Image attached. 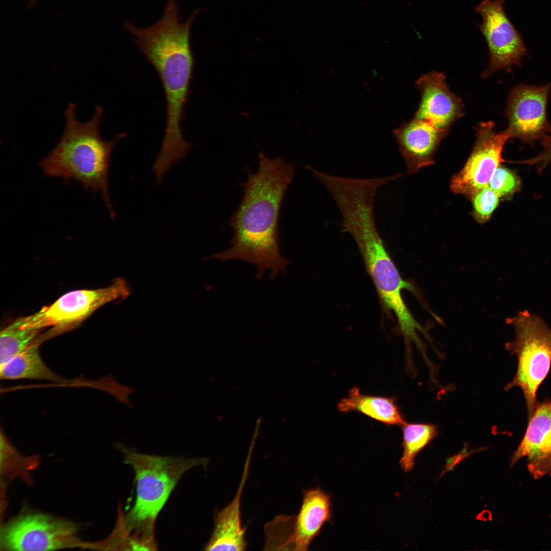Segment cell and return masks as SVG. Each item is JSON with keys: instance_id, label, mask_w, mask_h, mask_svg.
Here are the masks:
<instances>
[{"instance_id": "4fadbf2b", "label": "cell", "mask_w": 551, "mask_h": 551, "mask_svg": "<svg viewBox=\"0 0 551 551\" xmlns=\"http://www.w3.org/2000/svg\"><path fill=\"white\" fill-rule=\"evenodd\" d=\"M416 86L420 91L421 99L414 118L448 132L453 123L464 115L463 103L450 90L443 72L432 71L422 74Z\"/></svg>"}, {"instance_id": "44dd1931", "label": "cell", "mask_w": 551, "mask_h": 551, "mask_svg": "<svg viewBox=\"0 0 551 551\" xmlns=\"http://www.w3.org/2000/svg\"><path fill=\"white\" fill-rule=\"evenodd\" d=\"M41 330L20 327L15 320L1 331L0 363L7 362L35 342Z\"/></svg>"}, {"instance_id": "7c38bea8", "label": "cell", "mask_w": 551, "mask_h": 551, "mask_svg": "<svg viewBox=\"0 0 551 551\" xmlns=\"http://www.w3.org/2000/svg\"><path fill=\"white\" fill-rule=\"evenodd\" d=\"M510 466L526 457L527 468L536 480L551 477V399L537 403Z\"/></svg>"}, {"instance_id": "603a6c76", "label": "cell", "mask_w": 551, "mask_h": 551, "mask_svg": "<svg viewBox=\"0 0 551 551\" xmlns=\"http://www.w3.org/2000/svg\"><path fill=\"white\" fill-rule=\"evenodd\" d=\"M488 186L504 199H510L521 187L519 177L500 165L495 170Z\"/></svg>"}, {"instance_id": "2e32d148", "label": "cell", "mask_w": 551, "mask_h": 551, "mask_svg": "<svg viewBox=\"0 0 551 551\" xmlns=\"http://www.w3.org/2000/svg\"><path fill=\"white\" fill-rule=\"evenodd\" d=\"M303 495L300 508L294 516V550H307L324 524L332 518L330 494L316 488L304 490Z\"/></svg>"}, {"instance_id": "e0dca14e", "label": "cell", "mask_w": 551, "mask_h": 551, "mask_svg": "<svg viewBox=\"0 0 551 551\" xmlns=\"http://www.w3.org/2000/svg\"><path fill=\"white\" fill-rule=\"evenodd\" d=\"M343 413L357 412L388 425L402 426L406 422L396 403L395 397L365 394L358 387H353L348 396L337 405Z\"/></svg>"}, {"instance_id": "30bf717a", "label": "cell", "mask_w": 551, "mask_h": 551, "mask_svg": "<svg viewBox=\"0 0 551 551\" xmlns=\"http://www.w3.org/2000/svg\"><path fill=\"white\" fill-rule=\"evenodd\" d=\"M476 131L475 142L468 158L450 181L453 193L469 199L488 185L495 170L504 161L503 148L511 139L506 129L496 132L491 121L479 123Z\"/></svg>"}, {"instance_id": "8fae6325", "label": "cell", "mask_w": 551, "mask_h": 551, "mask_svg": "<svg viewBox=\"0 0 551 551\" xmlns=\"http://www.w3.org/2000/svg\"><path fill=\"white\" fill-rule=\"evenodd\" d=\"M551 82L540 86L518 84L510 90L506 115L511 138L534 145L551 134L547 107Z\"/></svg>"}, {"instance_id": "7a4b0ae2", "label": "cell", "mask_w": 551, "mask_h": 551, "mask_svg": "<svg viewBox=\"0 0 551 551\" xmlns=\"http://www.w3.org/2000/svg\"><path fill=\"white\" fill-rule=\"evenodd\" d=\"M76 110L74 104L68 105L62 137L40 166L48 177H60L68 182L74 180L86 190L101 192L110 216L114 217L108 191L109 163L114 146L125 134H118L112 140L105 141L99 132L103 109L96 106L91 118L84 122L77 119Z\"/></svg>"}, {"instance_id": "ba28073f", "label": "cell", "mask_w": 551, "mask_h": 551, "mask_svg": "<svg viewBox=\"0 0 551 551\" xmlns=\"http://www.w3.org/2000/svg\"><path fill=\"white\" fill-rule=\"evenodd\" d=\"M78 523L42 513L19 515L1 525V550L82 548Z\"/></svg>"}, {"instance_id": "6da1fadb", "label": "cell", "mask_w": 551, "mask_h": 551, "mask_svg": "<svg viewBox=\"0 0 551 551\" xmlns=\"http://www.w3.org/2000/svg\"><path fill=\"white\" fill-rule=\"evenodd\" d=\"M259 158L258 171L249 173L242 185L244 195L230 219L234 230L231 246L211 258L245 261L256 267L257 278L270 271L273 279L285 272L290 263L280 251L278 220L295 167L281 157L270 159L259 152Z\"/></svg>"}, {"instance_id": "5b68a950", "label": "cell", "mask_w": 551, "mask_h": 551, "mask_svg": "<svg viewBox=\"0 0 551 551\" xmlns=\"http://www.w3.org/2000/svg\"><path fill=\"white\" fill-rule=\"evenodd\" d=\"M124 462L135 472L136 496L125 522L137 530L154 531L158 515L182 475L195 467L205 466V458L163 457L139 453L119 445Z\"/></svg>"}, {"instance_id": "9a60e30c", "label": "cell", "mask_w": 551, "mask_h": 551, "mask_svg": "<svg viewBox=\"0 0 551 551\" xmlns=\"http://www.w3.org/2000/svg\"><path fill=\"white\" fill-rule=\"evenodd\" d=\"M249 449L242 478L233 500L215 515L213 532L205 546L207 550H244L247 546L246 529L242 525L241 499L251 458Z\"/></svg>"}, {"instance_id": "7402d4cb", "label": "cell", "mask_w": 551, "mask_h": 551, "mask_svg": "<svg viewBox=\"0 0 551 551\" xmlns=\"http://www.w3.org/2000/svg\"><path fill=\"white\" fill-rule=\"evenodd\" d=\"M294 516L279 515L265 527L266 550H293Z\"/></svg>"}, {"instance_id": "8992f818", "label": "cell", "mask_w": 551, "mask_h": 551, "mask_svg": "<svg viewBox=\"0 0 551 551\" xmlns=\"http://www.w3.org/2000/svg\"><path fill=\"white\" fill-rule=\"evenodd\" d=\"M507 322L514 327L516 337L514 341L505 344V348L517 357L518 365L514 378L505 390L516 387L521 389L529 420L538 403V389L550 368L551 329L541 317L528 310L507 319Z\"/></svg>"}, {"instance_id": "d6986e66", "label": "cell", "mask_w": 551, "mask_h": 551, "mask_svg": "<svg viewBox=\"0 0 551 551\" xmlns=\"http://www.w3.org/2000/svg\"><path fill=\"white\" fill-rule=\"evenodd\" d=\"M0 472L1 476L13 480L19 479L30 485L31 472L39 465L37 456H24L8 441L2 432L0 440Z\"/></svg>"}, {"instance_id": "52a82bcc", "label": "cell", "mask_w": 551, "mask_h": 551, "mask_svg": "<svg viewBox=\"0 0 551 551\" xmlns=\"http://www.w3.org/2000/svg\"><path fill=\"white\" fill-rule=\"evenodd\" d=\"M130 293L127 281L118 278L106 287L69 292L36 313L18 318L16 321L22 328L42 330L50 327L48 331L40 336L43 341L74 329L101 307L126 298Z\"/></svg>"}, {"instance_id": "277c9868", "label": "cell", "mask_w": 551, "mask_h": 551, "mask_svg": "<svg viewBox=\"0 0 551 551\" xmlns=\"http://www.w3.org/2000/svg\"><path fill=\"white\" fill-rule=\"evenodd\" d=\"M138 48L157 71L164 90L166 121L157 159L161 164L171 166L183 159L191 147L181 129L194 66L190 40L166 37Z\"/></svg>"}, {"instance_id": "ffe728a7", "label": "cell", "mask_w": 551, "mask_h": 551, "mask_svg": "<svg viewBox=\"0 0 551 551\" xmlns=\"http://www.w3.org/2000/svg\"><path fill=\"white\" fill-rule=\"evenodd\" d=\"M402 428L403 452L399 464L407 472L413 469L417 454L436 437L438 427L431 423L406 422Z\"/></svg>"}, {"instance_id": "ac0fdd59", "label": "cell", "mask_w": 551, "mask_h": 551, "mask_svg": "<svg viewBox=\"0 0 551 551\" xmlns=\"http://www.w3.org/2000/svg\"><path fill=\"white\" fill-rule=\"evenodd\" d=\"M40 343L37 340L24 350L1 365V379H29L56 383L65 382L64 379L55 373L43 362L38 351Z\"/></svg>"}, {"instance_id": "cb8c5ba5", "label": "cell", "mask_w": 551, "mask_h": 551, "mask_svg": "<svg viewBox=\"0 0 551 551\" xmlns=\"http://www.w3.org/2000/svg\"><path fill=\"white\" fill-rule=\"evenodd\" d=\"M500 197L488 185L473 195L472 214L475 220L480 224L488 221L498 206Z\"/></svg>"}, {"instance_id": "d4e9b609", "label": "cell", "mask_w": 551, "mask_h": 551, "mask_svg": "<svg viewBox=\"0 0 551 551\" xmlns=\"http://www.w3.org/2000/svg\"><path fill=\"white\" fill-rule=\"evenodd\" d=\"M24 1L26 2L27 4L29 6H33L34 4H35L38 0H24Z\"/></svg>"}, {"instance_id": "9c48e42d", "label": "cell", "mask_w": 551, "mask_h": 551, "mask_svg": "<svg viewBox=\"0 0 551 551\" xmlns=\"http://www.w3.org/2000/svg\"><path fill=\"white\" fill-rule=\"evenodd\" d=\"M506 0H483L474 9L483 21L478 25L487 42L489 62L482 74L487 78L499 70L510 71L513 66L521 67L527 49L520 34L507 16Z\"/></svg>"}, {"instance_id": "5bb4252c", "label": "cell", "mask_w": 551, "mask_h": 551, "mask_svg": "<svg viewBox=\"0 0 551 551\" xmlns=\"http://www.w3.org/2000/svg\"><path fill=\"white\" fill-rule=\"evenodd\" d=\"M430 122L413 117L394 131L408 172L414 173L434 163V156L440 143L447 134Z\"/></svg>"}, {"instance_id": "3957f363", "label": "cell", "mask_w": 551, "mask_h": 551, "mask_svg": "<svg viewBox=\"0 0 551 551\" xmlns=\"http://www.w3.org/2000/svg\"><path fill=\"white\" fill-rule=\"evenodd\" d=\"M343 226L358 246L382 305L396 317L408 349L411 341L421 347L417 331L424 334L425 331L414 318L402 296L403 290L415 294V289L412 283L403 279L388 253L376 226L373 208L368 205L354 208L344 216Z\"/></svg>"}]
</instances>
